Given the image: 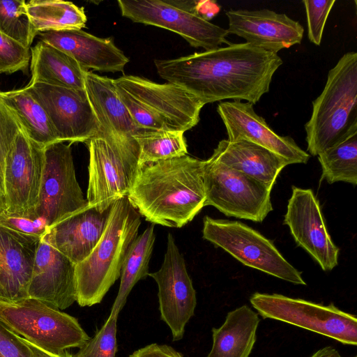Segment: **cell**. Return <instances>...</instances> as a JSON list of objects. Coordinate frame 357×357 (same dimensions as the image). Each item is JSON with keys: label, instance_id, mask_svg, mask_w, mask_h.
<instances>
[{"label": "cell", "instance_id": "obj_36", "mask_svg": "<svg viewBox=\"0 0 357 357\" xmlns=\"http://www.w3.org/2000/svg\"><path fill=\"white\" fill-rule=\"evenodd\" d=\"M335 0H304L310 41L320 45L324 26Z\"/></svg>", "mask_w": 357, "mask_h": 357}, {"label": "cell", "instance_id": "obj_41", "mask_svg": "<svg viewBox=\"0 0 357 357\" xmlns=\"http://www.w3.org/2000/svg\"><path fill=\"white\" fill-rule=\"evenodd\" d=\"M310 357H342L339 351L332 347H325L316 351Z\"/></svg>", "mask_w": 357, "mask_h": 357}, {"label": "cell", "instance_id": "obj_15", "mask_svg": "<svg viewBox=\"0 0 357 357\" xmlns=\"http://www.w3.org/2000/svg\"><path fill=\"white\" fill-rule=\"evenodd\" d=\"M26 89L45 110L59 142H87L99 124L86 91L35 83Z\"/></svg>", "mask_w": 357, "mask_h": 357}, {"label": "cell", "instance_id": "obj_6", "mask_svg": "<svg viewBox=\"0 0 357 357\" xmlns=\"http://www.w3.org/2000/svg\"><path fill=\"white\" fill-rule=\"evenodd\" d=\"M89 205L100 211L128 197L137 176L139 149L133 139L97 133L88 142Z\"/></svg>", "mask_w": 357, "mask_h": 357}, {"label": "cell", "instance_id": "obj_3", "mask_svg": "<svg viewBox=\"0 0 357 357\" xmlns=\"http://www.w3.org/2000/svg\"><path fill=\"white\" fill-rule=\"evenodd\" d=\"M140 216L128 197L113 203L100 241L91 254L75 265L79 305L91 307L100 303L119 278L128 249L137 236Z\"/></svg>", "mask_w": 357, "mask_h": 357}, {"label": "cell", "instance_id": "obj_38", "mask_svg": "<svg viewBox=\"0 0 357 357\" xmlns=\"http://www.w3.org/2000/svg\"><path fill=\"white\" fill-rule=\"evenodd\" d=\"M0 357H36L24 339L0 321Z\"/></svg>", "mask_w": 357, "mask_h": 357}, {"label": "cell", "instance_id": "obj_21", "mask_svg": "<svg viewBox=\"0 0 357 357\" xmlns=\"http://www.w3.org/2000/svg\"><path fill=\"white\" fill-rule=\"evenodd\" d=\"M43 41L74 59L86 70L124 72L128 58L112 38H102L82 29L50 31L38 33Z\"/></svg>", "mask_w": 357, "mask_h": 357}, {"label": "cell", "instance_id": "obj_20", "mask_svg": "<svg viewBox=\"0 0 357 357\" xmlns=\"http://www.w3.org/2000/svg\"><path fill=\"white\" fill-rule=\"evenodd\" d=\"M41 237L0 225V301L29 298L28 288Z\"/></svg>", "mask_w": 357, "mask_h": 357}, {"label": "cell", "instance_id": "obj_28", "mask_svg": "<svg viewBox=\"0 0 357 357\" xmlns=\"http://www.w3.org/2000/svg\"><path fill=\"white\" fill-rule=\"evenodd\" d=\"M154 226L137 236L126 252L121 271V282L110 315L119 316L135 284L149 275V264L155 242Z\"/></svg>", "mask_w": 357, "mask_h": 357}, {"label": "cell", "instance_id": "obj_39", "mask_svg": "<svg viewBox=\"0 0 357 357\" xmlns=\"http://www.w3.org/2000/svg\"><path fill=\"white\" fill-rule=\"evenodd\" d=\"M129 357H183L167 344L152 343L133 351Z\"/></svg>", "mask_w": 357, "mask_h": 357}, {"label": "cell", "instance_id": "obj_12", "mask_svg": "<svg viewBox=\"0 0 357 357\" xmlns=\"http://www.w3.org/2000/svg\"><path fill=\"white\" fill-rule=\"evenodd\" d=\"M88 206L76 178L70 144L46 146L35 218H43L50 227Z\"/></svg>", "mask_w": 357, "mask_h": 357}, {"label": "cell", "instance_id": "obj_13", "mask_svg": "<svg viewBox=\"0 0 357 357\" xmlns=\"http://www.w3.org/2000/svg\"><path fill=\"white\" fill-rule=\"evenodd\" d=\"M44 165V148L21 130L6 156L3 172L4 213L35 218Z\"/></svg>", "mask_w": 357, "mask_h": 357}, {"label": "cell", "instance_id": "obj_30", "mask_svg": "<svg viewBox=\"0 0 357 357\" xmlns=\"http://www.w3.org/2000/svg\"><path fill=\"white\" fill-rule=\"evenodd\" d=\"M321 178L331 184L345 182L357 183V132L318 155Z\"/></svg>", "mask_w": 357, "mask_h": 357}, {"label": "cell", "instance_id": "obj_8", "mask_svg": "<svg viewBox=\"0 0 357 357\" xmlns=\"http://www.w3.org/2000/svg\"><path fill=\"white\" fill-rule=\"evenodd\" d=\"M203 220V238L245 266L295 284H306L301 272L259 231L239 221L209 216H205Z\"/></svg>", "mask_w": 357, "mask_h": 357}, {"label": "cell", "instance_id": "obj_10", "mask_svg": "<svg viewBox=\"0 0 357 357\" xmlns=\"http://www.w3.org/2000/svg\"><path fill=\"white\" fill-rule=\"evenodd\" d=\"M252 307L264 319H275L327 336L344 344H357V318L333 303L324 305L278 294L255 292Z\"/></svg>", "mask_w": 357, "mask_h": 357}, {"label": "cell", "instance_id": "obj_26", "mask_svg": "<svg viewBox=\"0 0 357 357\" xmlns=\"http://www.w3.org/2000/svg\"><path fill=\"white\" fill-rule=\"evenodd\" d=\"M31 80L70 89L84 90V73L78 63L59 49L39 40L31 49Z\"/></svg>", "mask_w": 357, "mask_h": 357}, {"label": "cell", "instance_id": "obj_37", "mask_svg": "<svg viewBox=\"0 0 357 357\" xmlns=\"http://www.w3.org/2000/svg\"><path fill=\"white\" fill-rule=\"evenodd\" d=\"M0 225L22 234L39 237L43 236L49 229L46 221L42 218L32 219L8 215L3 211L0 213Z\"/></svg>", "mask_w": 357, "mask_h": 357}, {"label": "cell", "instance_id": "obj_31", "mask_svg": "<svg viewBox=\"0 0 357 357\" xmlns=\"http://www.w3.org/2000/svg\"><path fill=\"white\" fill-rule=\"evenodd\" d=\"M139 149V167L187 155L188 146L183 132L152 130L133 137Z\"/></svg>", "mask_w": 357, "mask_h": 357}, {"label": "cell", "instance_id": "obj_23", "mask_svg": "<svg viewBox=\"0 0 357 357\" xmlns=\"http://www.w3.org/2000/svg\"><path fill=\"white\" fill-rule=\"evenodd\" d=\"M85 91L99 124L97 133L123 139L149 130L139 128L117 94L114 79L90 70L84 73Z\"/></svg>", "mask_w": 357, "mask_h": 357}, {"label": "cell", "instance_id": "obj_34", "mask_svg": "<svg viewBox=\"0 0 357 357\" xmlns=\"http://www.w3.org/2000/svg\"><path fill=\"white\" fill-rule=\"evenodd\" d=\"M30 60V48L0 31V74L26 71Z\"/></svg>", "mask_w": 357, "mask_h": 357}, {"label": "cell", "instance_id": "obj_11", "mask_svg": "<svg viewBox=\"0 0 357 357\" xmlns=\"http://www.w3.org/2000/svg\"><path fill=\"white\" fill-rule=\"evenodd\" d=\"M203 180L205 206L227 216L261 222L273 210L270 188L211 157L204 160Z\"/></svg>", "mask_w": 357, "mask_h": 357}, {"label": "cell", "instance_id": "obj_16", "mask_svg": "<svg viewBox=\"0 0 357 357\" xmlns=\"http://www.w3.org/2000/svg\"><path fill=\"white\" fill-rule=\"evenodd\" d=\"M283 223L297 245L303 248L325 271L338 264L340 249L326 229L319 202L311 189L291 188Z\"/></svg>", "mask_w": 357, "mask_h": 357}, {"label": "cell", "instance_id": "obj_29", "mask_svg": "<svg viewBox=\"0 0 357 357\" xmlns=\"http://www.w3.org/2000/svg\"><path fill=\"white\" fill-rule=\"evenodd\" d=\"M29 20L38 33L82 29L87 21L83 7L61 0H31L26 3Z\"/></svg>", "mask_w": 357, "mask_h": 357}, {"label": "cell", "instance_id": "obj_22", "mask_svg": "<svg viewBox=\"0 0 357 357\" xmlns=\"http://www.w3.org/2000/svg\"><path fill=\"white\" fill-rule=\"evenodd\" d=\"M111 207L100 211L89 205L49 227L44 236L53 247L76 265L91 254L100 241L105 229Z\"/></svg>", "mask_w": 357, "mask_h": 357}, {"label": "cell", "instance_id": "obj_1", "mask_svg": "<svg viewBox=\"0 0 357 357\" xmlns=\"http://www.w3.org/2000/svg\"><path fill=\"white\" fill-rule=\"evenodd\" d=\"M282 63L278 54L247 43L154 60L161 78L184 88L204 105L227 99L256 104L269 91Z\"/></svg>", "mask_w": 357, "mask_h": 357}, {"label": "cell", "instance_id": "obj_2", "mask_svg": "<svg viewBox=\"0 0 357 357\" xmlns=\"http://www.w3.org/2000/svg\"><path fill=\"white\" fill-rule=\"evenodd\" d=\"M203 162L185 155L145 164L128 199L147 221L181 228L205 206Z\"/></svg>", "mask_w": 357, "mask_h": 357}, {"label": "cell", "instance_id": "obj_14", "mask_svg": "<svg viewBox=\"0 0 357 357\" xmlns=\"http://www.w3.org/2000/svg\"><path fill=\"white\" fill-rule=\"evenodd\" d=\"M149 275L158 285L160 318L169 328L173 341H178L195 314L197 297L184 258L170 233L160 268Z\"/></svg>", "mask_w": 357, "mask_h": 357}, {"label": "cell", "instance_id": "obj_32", "mask_svg": "<svg viewBox=\"0 0 357 357\" xmlns=\"http://www.w3.org/2000/svg\"><path fill=\"white\" fill-rule=\"evenodd\" d=\"M24 0H0V31L30 48L38 33L34 30Z\"/></svg>", "mask_w": 357, "mask_h": 357}, {"label": "cell", "instance_id": "obj_33", "mask_svg": "<svg viewBox=\"0 0 357 357\" xmlns=\"http://www.w3.org/2000/svg\"><path fill=\"white\" fill-rule=\"evenodd\" d=\"M117 318L118 316L109 314L94 336L80 346L72 357H116Z\"/></svg>", "mask_w": 357, "mask_h": 357}, {"label": "cell", "instance_id": "obj_19", "mask_svg": "<svg viewBox=\"0 0 357 357\" xmlns=\"http://www.w3.org/2000/svg\"><path fill=\"white\" fill-rule=\"evenodd\" d=\"M75 264L44 235L39 241L28 288L29 298L65 310L76 301Z\"/></svg>", "mask_w": 357, "mask_h": 357}, {"label": "cell", "instance_id": "obj_25", "mask_svg": "<svg viewBox=\"0 0 357 357\" xmlns=\"http://www.w3.org/2000/svg\"><path fill=\"white\" fill-rule=\"evenodd\" d=\"M259 321L258 314L246 305L229 312L223 324L212 329L213 344L206 357H249Z\"/></svg>", "mask_w": 357, "mask_h": 357}, {"label": "cell", "instance_id": "obj_40", "mask_svg": "<svg viewBox=\"0 0 357 357\" xmlns=\"http://www.w3.org/2000/svg\"><path fill=\"white\" fill-rule=\"evenodd\" d=\"M24 340L31 348L36 357H72V354H70L66 351L60 354H52L35 346L25 339H24Z\"/></svg>", "mask_w": 357, "mask_h": 357}, {"label": "cell", "instance_id": "obj_42", "mask_svg": "<svg viewBox=\"0 0 357 357\" xmlns=\"http://www.w3.org/2000/svg\"><path fill=\"white\" fill-rule=\"evenodd\" d=\"M5 210L4 197L0 191V213Z\"/></svg>", "mask_w": 357, "mask_h": 357}, {"label": "cell", "instance_id": "obj_18", "mask_svg": "<svg viewBox=\"0 0 357 357\" xmlns=\"http://www.w3.org/2000/svg\"><path fill=\"white\" fill-rule=\"evenodd\" d=\"M228 33L245 40V43L278 54L282 49L300 44L304 33L303 26L286 14L268 9L229 10Z\"/></svg>", "mask_w": 357, "mask_h": 357}, {"label": "cell", "instance_id": "obj_4", "mask_svg": "<svg viewBox=\"0 0 357 357\" xmlns=\"http://www.w3.org/2000/svg\"><path fill=\"white\" fill-rule=\"evenodd\" d=\"M307 151L313 156L357 132V53L344 54L330 70L325 86L312 102L305 125Z\"/></svg>", "mask_w": 357, "mask_h": 357}, {"label": "cell", "instance_id": "obj_7", "mask_svg": "<svg viewBox=\"0 0 357 357\" xmlns=\"http://www.w3.org/2000/svg\"><path fill=\"white\" fill-rule=\"evenodd\" d=\"M0 321L19 336L52 354L79 348L90 337L76 318L31 298L0 301Z\"/></svg>", "mask_w": 357, "mask_h": 357}, {"label": "cell", "instance_id": "obj_9", "mask_svg": "<svg viewBox=\"0 0 357 357\" xmlns=\"http://www.w3.org/2000/svg\"><path fill=\"white\" fill-rule=\"evenodd\" d=\"M117 3L122 16L173 31L194 47L206 51L229 44L227 29L205 20L197 10V1L119 0Z\"/></svg>", "mask_w": 357, "mask_h": 357}, {"label": "cell", "instance_id": "obj_24", "mask_svg": "<svg viewBox=\"0 0 357 357\" xmlns=\"http://www.w3.org/2000/svg\"><path fill=\"white\" fill-rule=\"evenodd\" d=\"M211 158L254 178L271 190L281 171L289 165L273 152L244 139L221 140Z\"/></svg>", "mask_w": 357, "mask_h": 357}, {"label": "cell", "instance_id": "obj_27", "mask_svg": "<svg viewBox=\"0 0 357 357\" xmlns=\"http://www.w3.org/2000/svg\"><path fill=\"white\" fill-rule=\"evenodd\" d=\"M0 99L14 114L22 130L32 141L43 148L59 142L45 110L25 87L0 91Z\"/></svg>", "mask_w": 357, "mask_h": 357}, {"label": "cell", "instance_id": "obj_17", "mask_svg": "<svg viewBox=\"0 0 357 357\" xmlns=\"http://www.w3.org/2000/svg\"><path fill=\"white\" fill-rule=\"evenodd\" d=\"M217 111L225 126L227 140L251 142L280 155L289 165L307 162L310 155L291 137L275 132L255 112L252 103L223 101L218 105Z\"/></svg>", "mask_w": 357, "mask_h": 357}, {"label": "cell", "instance_id": "obj_5", "mask_svg": "<svg viewBox=\"0 0 357 357\" xmlns=\"http://www.w3.org/2000/svg\"><path fill=\"white\" fill-rule=\"evenodd\" d=\"M114 83L134 121L143 129L184 133L199 123L205 105L184 88L169 82L123 75Z\"/></svg>", "mask_w": 357, "mask_h": 357}, {"label": "cell", "instance_id": "obj_35", "mask_svg": "<svg viewBox=\"0 0 357 357\" xmlns=\"http://www.w3.org/2000/svg\"><path fill=\"white\" fill-rule=\"evenodd\" d=\"M21 130H22V127L14 114L0 99V191L3 195L6 158L16 136Z\"/></svg>", "mask_w": 357, "mask_h": 357}, {"label": "cell", "instance_id": "obj_43", "mask_svg": "<svg viewBox=\"0 0 357 357\" xmlns=\"http://www.w3.org/2000/svg\"><path fill=\"white\" fill-rule=\"evenodd\" d=\"M354 357H357L356 356H354Z\"/></svg>", "mask_w": 357, "mask_h": 357}]
</instances>
